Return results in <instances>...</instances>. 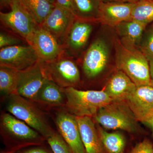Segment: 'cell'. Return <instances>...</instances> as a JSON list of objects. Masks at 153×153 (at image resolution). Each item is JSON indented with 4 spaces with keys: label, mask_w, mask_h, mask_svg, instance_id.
<instances>
[{
    "label": "cell",
    "mask_w": 153,
    "mask_h": 153,
    "mask_svg": "<svg viewBox=\"0 0 153 153\" xmlns=\"http://www.w3.org/2000/svg\"><path fill=\"white\" fill-rule=\"evenodd\" d=\"M116 65L137 86L150 85L149 62L138 48L123 44L119 38L114 41Z\"/></svg>",
    "instance_id": "cell-1"
},
{
    "label": "cell",
    "mask_w": 153,
    "mask_h": 153,
    "mask_svg": "<svg viewBox=\"0 0 153 153\" xmlns=\"http://www.w3.org/2000/svg\"><path fill=\"white\" fill-rule=\"evenodd\" d=\"M1 132L7 149L19 151L30 146L44 144L46 140L38 132L10 113L1 115Z\"/></svg>",
    "instance_id": "cell-2"
},
{
    "label": "cell",
    "mask_w": 153,
    "mask_h": 153,
    "mask_svg": "<svg viewBox=\"0 0 153 153\" xmlns=\"http://www.w3.org/2000/svg\"><path fill=\"white\" fill-rule=\"evenodd\" d=\"M93 117L105 129H120L134 134L142 132L139 121L126 101L111 102Z\"/></svg>",
    "instance_id": "cell-3"
},
{
    "label": "cell",
    "mask_w": 153,
    "mask_h": 153,
    "mask_svg": "<svg viewBox=\"0 0 153 153\" xmlns=\"http://www.w3.org/2000/svg\"><path fill=\"white\" fill-rule=\"evenodd\" d=\"M65 110L76 117H93L111 99L103 90H78L74 87L64 88Z\"/></svg>",
    "instance_id": "cell-4"
},
{
    "label": "cell",
    "mask_w": 153,
    "mask_h": 153,
    "mask_svg": "<svg viewBox=\"0 0 153 153\" xmlns=\"http://www.w3.org/2000/svg\"><path fill=\"white\" fill-rule=\"evenodd\" d=\"M6 103L7 111L38 132L47 140L55 133L43 112L33 101L17 93L7 96Z\"/></svg>",
    "instance_id": "cell-5"
},
{
    "label": "cell",
    "mask_w": 153,
    "mask_h": 153,
    "mask_svg": "<svg viewBox=\"0 0 153 153\" xmlns=\"http://www.w3.org/2000/svg\"><path fill=\"white\" fill-rule=\"evenodd\" d=\"M8 13H0L1 23L27 43L39 26L25 7L21 0H13Z\"/></svg>",
    "instance_id": "cell-6"
},
{
    "label": "cell",
    "mask_w": 153,
    "mask_h": 153,
    "mask_svg": "<svg viewBox=\"0 0 153 153\" xmlns=\"http://www.w3.org/2000/svg\"><path fill=\"white\" fill-rule=\"evenodd\" d=\"M43 65L47 78L63 88L74 87L80 81L79 69L73 60L64 56Z\"/></svg>",
    "instance_id": "cell-7"
},
{
    "label": "cell",
    "mask_w": 153,
    "mask_h": 153,
    "mask_svg": "<svg viewBox=\"0 0 153 153\" xmlns=\"http://www.w3.org/2000/svg\"><path fill=\"white\" fill-rule=\"evenodd\" d=\"M40 60L35 49L29 44L4 47L0 50V66L19 71L28 69Z\"/></svg>",
    "instance_id": "cell-8"
},
{
    "label": "cell",
    "mask_w": 153,
    "mask_h": 153,
    "mask_svg": "<svg viewBox=\"0 0 153 153\" xmlns=\"http://www.w3.org/2000/svg\"><path fill=\"white\" fill-rule=\"evenodd\" d=\"M27 44L34 48L40 60L44 63L53 61L64 53V47L57 38L40 25Z\"/></svg>",
    "instance_id": "cell-9"
},
{
    "label": "cell",
    "mask_w": 153,
    "mask_h": 153,
    "mask_svg": "<svg viewBox=\"0 0 153 153\" xmlns=\"http://www.w3.org/2000/svg\"><path fill=\"white\" fill-rule=\"evenodd\" d=\"M55 123L59 133L73 153H87L75 116L61 110L56 113Z\"/></svg>",
    "instance_id": "cell-10"
},
{
    "label": "cell",
    "mask_w": 153,
    "mask_h": 153,
    "mask_svg": "<svg viewBox=\"0 0 153 153\" xmlns=\"http://www.w3.org/2000/svg\"><path fill=\"white\" fill-rule=\"evenodd\" d=\"M109 59V49L104 39L94 41L86 50L82 60V69L85 76L92 79L98 76L106 67Z\"/></svg>",
    "instance_id": "cell-11"
},
{
    "label": "cell",
    "mask_w": 153,
    "mask_h": 153,
    "mask_svg": "<svg viewBox=\"0 0 153 153\" xmlns=\"http://www.w3.org/2000/svg\"><path fill=\"white\" fill-rule=\"evenodd\" d=\"M47 78L43 62L40 60L34 66L21 71L16 93L33 101Z\"/></svg>",
    "instance_id": "cell-12"
},
{
    "label": "cell",
    "mask_w": 153,
    "mask_h": 153,
    "mask_svg": "<svg viewBox=\"0 0 153 153\" xmlns=\"http://www.w3.org/2000/svg\"><path fill=\"white\" fill-rule=\"evenodd\" d=\"M139 121L143 123L153 116V87L137 86L126 101Z\"/></svg>",
    "instance_id": "cell-13"
},
{
    "label": "cell",
    "mask_w": 153,
    "mask_h": 153,
    "mask_svg": "<svg viewBox=\"0 0 153 153\" xmlns=\"http://www.w3.org/2000/svg\"><path fill=\"white\" fill-rule=\"evenodd\" d=\"M76 19L70 11L55 4L53 10L40 26L57 40L64 39Z\"/></svg>",
    "instance_id": "cell-14"
},
{
    "label": "cell",
    "mask_w": 153,
    "mask_h": 153,
    "mask_svg": "<svg viewBox=\"0 0 153 153\" xmlns=\"http://www.w3.org/2000/svg\"><path fill=\"white\" fill-rule=\"evenodd\" d=\"M135 4L101 1L97 23L115 27L122 22L130 21Z\"/></svg>",
    "instance_id": "cell-15"
},
{
    "label": "cell",
    "mask_w": 153,
    "mask_h": 153,
    "mask_svg": "<svg viewBox=\"0 0 153 153\" xmlns=\"http://www.w3.org/2000/svg\"><path fill=\"white\" fill-rule=\"evenodd\" d=\"M137 87L124 72L118 70L108 80L103 91L111 101H126Z\"/></svg>",
    "instance_id": "cell-16"
},
{
    "label": "cell",
    "mask_w": 153,
    "mask_h": 153,
    "mask_svg": "<svg viewBox=\"0 0 153 153\" xmlns=\"http://www.w3.org/2000/svg\"><path fill=\"white\" fill-rule=\"evenodd\" d=\"M76 118L86 152L107 153L91 117H76Z\"/></svg>",
    "instance_id": "cell-17"
},
{
    "label": "cell",
    "mask_w": 153,
    "mask_h": 153,
    "mask_svg": "<svg viewBox=\"0 0 153 153\" xmlns=\"http://www.w3.org/2000/svg\"><path fill=\"white\" fill-rule=\"evenodd\" d=\"M92 23L76 19L64 38V48L71 52H76L83 49L92 30Z\"/></svg>",
    "instance_id": "cell-18"
},
{
    "label": "cell",
    "mask_w": 153,
    "mask_h": 153,
    "mask_svg": "<svg viewBox=\"0 0 153 153\" xmlns=\"http://www.w3.org/2000/svg\"><path fill=\"white\" fill-rule=\"evenodd\" d=\"M66 96L64 88L47 78L33 102L48 106H64Z\"/></svg>",
    "instance_id": "cell-19"
},
{
    "label": "cell",
    "mask_w": 153,
    "mask_h": 153,
    "mask_svg": "<svg viewBox=\"0 0 153 153\" xmlns=\"http://www.w3.org/2000/svg\"><path fill=\"white\" fill-rule=\"evenodd\" d=\"M147 26L140 22L130 20L122 22L115 28L123 44L138 48Z\"/></svg>",
    "instance_id": "cell-20"
},
{
    "label": "cell",
    "mask_w": 153,
    "mask_h": 153,
    "mask_svg": "<svg viewBox=\"0 0 153 153\" xmlns=\"http://www.w3.org/2000/svg\"><path fill=\"white\" fill-rule=\"evenodd\" d=\"M76 19L89 23H97L101 0H73Z\"/></svg>",
    "instance_id": "cell-21"
},
{
    "label": "cell",
    "mask_w": 153,
    "mask_h": 153,
    "mask_svg": "<svg viewBox=\"0 0 153 153\" xmlns=\"http://www.w3.org/2000/svg\"><path fill=\"white\" fill-rule=\"evenodd\" d=\"M99 134L107 153H125L127 140L120 132H108L100 126H97Z\"/></svg>",
    "instance_id": "cell-22"
},
{
    "label": "cell",
    "mask_w": 153,
    "mask_h": 153,
    "mask_svg": "<svg viewBox=\"0 0 153 153\" xmlns=\"http://www.w3.org/2000/svg\"><path fill=\"white\" fill-rule=\"evenodd\" d=\"M35 22L41 25L53 10L55 4L48 0H21Z\"/></svg>",
    "instance_id": "cell-23"
},
{
    "label": "cell",
    "mask_w": 153,
    "mask_h": 153,
    "mask_svg": "<svg viewBox=\"0 0 153 153\" xmlns=\"http://www.w3.org/2000/svg\"><path fill=\"white\" fill-rule=\"evenodd\" d=\"M21 71L14 68L0 66V90L5 96L17 93Z\"/></svg>",
    "instance_id": "cell-24"
},
{
    "label": "cell",
    "mask_w": 153,
    "mask_h": 153,
    "mask_svg": "<svg viewBox=\"0 0 153 153\" xmlns=\"http://www.w3.org/2000/svg\"><path fill=\"white\" fill-rule=\"evenodd\" d=\"M131 20L148 25L153 22V0H141L135 4Z\"/></svg>",
    "instance_id": "cell-25"
},
{
    "label": "cell",
    "mask_w": 153,
    "mask_h": 153,
    "mask_svg": "<svg viewBox=\"0 0 153 153\" xmlns=\"http://www.w3.org/2000/svg\"><path fill=\"white\" fill-rule=\"evenodd\" d=\"M138 48L149 62L153 61V23L145 30Z\"/></svg>",
    "instance_id": "cell-26"
},
{
    "label": "cell",
    "mask_w": 153,
    "mask_h": 153,
    "mask_svg": "<svg viewBox=\"0 0 153 153\" xmlns=\"http://www.w3.org/2000/svg\"><path fill=\"white\" fill-rule=\"evenodd\" d=\"M46 141L54 153H73L59 133L55 131Z\"/></svg>",
    "instance_id": "cell-27"
},
{
    "label": "cell",
    "mask_w": 153,
    "mask_h": 153,
    "mask_svg": "<svg viewBox=\"0 0 153 153\" xmlns=\"http://www.w3.org/2000/svg\"><path fill=\"white\" fill-rule=\"evenodd\" d=\"M25 41L18 36L5 32H1L0 34V47L1 49L7 47L20 45Z\"/></svg>",
    "instance_id": "cell-28"
},
{
    "label": "cell",
    "mask_w": 153,
    "mask_h": 153,
    "mask_svg": "<svg viewBox=\"0 0 153 153\" xmlns=\"http://www.w3.org/2000/svg\"><path fill=\"white\" fill-rule=\"evenodd\" d=\"M129 153H153V144L147 138L137 143Z\"/></svg>",
    "instance_id": "cell-29"
},
{
    "label": "cell",
    "mask_w": 153,
    "mask_h": 153,
    "mask_svg": "<svg viewBox=\"0 0 153 153\" xmlns=\"http://www.w3.org/2000/svg\"><path fill=\"white\" fill-rule=\"evenodd\" d=\"M15 153H54L51 148H48L44 144L27 147L21 149Z\"/></svg>",
    "instance_id": "cell-30"
},
{
    "label": "cell",
    "mask_w": 153,
    "mask_h": 153,
    "mask_svg": "<svg viewBox=\"0 0 153 153\" xmlns=\"http://www.w3.org/2000/svg\"><path fill=\"white\" fill-rule=\"evenodd\" d=\"M55 4L70 11L75 16L73 0H55Z\"/></svg>",
    "instance_id": "cell-31"
},
{
    "label": "cell",
    "mask_w": 153,
    "mask_h": 153,
    "mask_svg": "<svg viewBox=\"0 0 153 153\" xmlns=\"http://www.w3.org/2000/svg\"><path fill=\"white\" fill-rule=\"evenodd\" d=\"M104 2H117L123 3H136L141 0H101Z\"/></svg>",
    "instance_id": "cell-32"
},
{
    "label": "cell",
    "mask_w": 153,
    "mask_h": 153,
    "mask_svg": "<svg viewBox=\"0 0 153 153\" xmlns=\"http://www.w3.org/2000/svg\"><path fill=\"white\" fill-rule=\"evenodd\" d=\"M142 123L150 129L153 137V116Z\"/></svg>",
    "instance_id": "cell-33"
},
{
    "label": "cell",
    "mask_w": 153,
    "mask_h": 153,
    "mask_svg": "<svg viewBox=\"0 0 153 153\" xmlns=\"http://www.w3.org/2000/svg\"><path fill=\"white\" fill-rule=\"evenodd\" d=\"M13 0H0L1 9L3 8H10Z\"/></svg>",
    "instance_id": "cell-34"
},
{
    "label": "cell",
    "mask_w": 153,
    "mask_h": 153,
    "mask_svg": "<svg viewBox=\"0 0 153 153\" xmlns=\"http://www.w3.org/2000/svg\"><path fill=\"white\" fill-rule=\"evenodd\" d=\"M149 62L150 69V85L153 87V61H150Z\"/></svg>",
    "instance_id": "cell-35"
},
{
    "label": "cell",
    "mask_w": 153,
    "mask_h": 153,
    "mask_svg": "<svg viewBox=\"0 0 153 153\" xmlns=\"http://www.w3.org/2000/svg\"><path fill=\"white\" fill-rule=\"evenodd\" d=\"M18 151L16 149H5L1 150L0 153H15Z\"/></svg>",
    "instance_id": "cell-36"
},
{
    "label": "cell",
    "mask_w": 153,
    "mask_h": 153,
    "mask_svg": "<svg viewBox=\"0 0 153 153\" xmlns=\"http://www.w3.org/2000/svg\"><path fill=\"white\" fill-rule=\"evenodd\" d=\"M50 2L52 3V4H55V0H48Z\"/></svg>",
    "instance_id": "cell-37"
}]
</instances>
